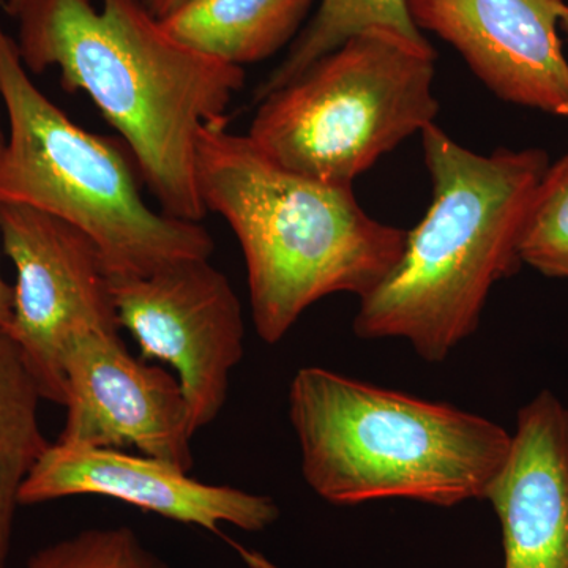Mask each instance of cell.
<instances>
[{
    "label": "cell",
    "mask_w": 568,
    "mask_h": 568,
    "mask_svg": "<svg viewBox=\"0 0 568 568\" xmlns=\"http://www.w3.org/2000/svg\"><path fill=\"white\" fill-rule=\"evenodd\" d=\"M18 20L29 73L55 69L118 130L162 212L201 223L196 179L201 130L227 123L244 89L242 67L174 39L141 0H36Z\"/></svg>",
    "instance_id": "cell-1"
},
{
    "label": "cell",
    "mask_w": 568,
    "mask_h": 568,
    "mask_svg": "<svg viewBox=\"0 0 568 568\" xmlns=\"http://www.w3.org/2000/svg\"><path fill=\"white\" fill-rule=\"evenodd\" d=\"M226 125L201 130L197 189L237 237L254 328L276 345L321 298L373 293L402 260L407 231L369 216L353 186L286 170Z\"/></svg>",
    "instance_id": "cell-2"
},
{
    "label": "cell",
    "mask_w": 568,
    "mask_h": 568,
    "mask_svg": "<svg viewBox=\"0 0 568 568\" xmlns=\"http://www.w3.org/2000/svg\"><path fill=\"white\" fill-rule=\"evenodd\" d=\"M420 134L432 204L394 271L361 298L354 334L406 339L437 364L477 331L493 286L521 264L523 224L549 159L541 149L480 155L436 123Z\"/></svg>",
    "instance_id": "cell-3"
},
{
    "label": "cell",
    "mask_w": 568,
    "mask_h": 568,
    "mask_svg": "<svg viewBox=\"0 0 568 568\" xmlns=\"http://www.w3.org/2000/svg\"><path fill=\"white\" fill-rule=\"evenodd\" d=\"M290 420L308 487L336 506L485 499L511 446L488 418L321 366L291 381Z\"/></svg>",
    "instance_id": "cell-4"
},
{
    "label": "cell",
    "mask_w": 568,
    "mask_h": 568,
    "mask_svg": "<svg viewBox=\"0 0 568 568\" xmlns=\"http://www.w3.org/2000/svg\"><path fill=\"white\" fill-rule=\"evenodd\" d=\"M0 95L9 125L0 204L36 209L78 227L99 246L110 278L211 260L215 242L203 224L145 203L126 145L81 129L33 84L2 22Z\"/></svg>",
    "instance_id": "cell-5"
},
{
    "label": "cell",
    "mask_w": 568,
    "mask_h": 568,
    "mask_svg": "<svg viewBox=\"0 0 568 568\" xmlns=\"http://www.w3.org/2000/svg\"><path fill=\"white\" fill-rule=\"evenodd\" d=\"M428 41L369 29L257 103L248 138L265 156L316 181L351 185L435 123Z\"/></svg>",
    "instance_id": "cell-6"
},
{
    "label": "cell",
    "mask_w": 568,
    "mask_h": 568,
    "mask_svg": "<svg viewBox=\"0 0 568 568\" xmlns=\"http://www.w3.org/2000/svg\"><path fill=\"white\" fill-rule=\"evenodd\" d=\"M0 244L17 272L7 334L43 399L63 406L67 347L84 332L121 328L102 253L78 227L13 204H0Z\"/></svg>",
    "instance_id": "cell-7"
},
{
    "label": "cell",
    "mask_w": 568,
    "mask_h": 568,
    "mask_svg": "<svg viewBox=\"0 0 568 568\" xmlns=\"http://www.w3.org/2000/svg\"><path fill=\"white\" fill-rule=\"evenodd\" d=\"M111 293L142 358L178 373L193 432L211 425L245 353L244 313L230 278L211 260H186L149 275L111 276Z\"/></svg>",
    "instance_id": "cell-8"
},
{
    "label": "cell",
    "mask_w": 568,
    "mask_h": 568,
    "mask_svg": "<svg viewBox=\"0 0 568 568\" xmlns=\"http://www.w3.org/2000/svg\"><path fill=\"white\" fill-rule=\"evenodd\" d=\"M67 418L55 443L136 447L190 473L194 458L189 405L178 376L134 357L119 332L78 335L63 355Z\"/></svg>",
    "instance_id": "cell-9"
},
{
    "label": "cell",
    "mask_w": 568,
    "mask_h": 568,
    "mask_svg": "<svg viewBox=\"0 0 568 568\" xmlns=\"http://www.w3.org/2000/svg\"><path fill=\"white\" fill-rule=\"evenodd\" d=\"M420 31L446 40L497 99L568 119L566 0H407Z\"/></svg>",
    "instance_id": "cell-10"
},
{
    "label": "cell",
    "mask_w": 568,
    "mask_h": 568,
    "mask_svg": "<svg viewBox=\"0 0 568 568\" xmlns=\"http://www.w3.org/2000/svg\"><path fill=\"white\" fill-rule=\"evenodd\" d=\"M103 496L223 536L230 525L261 532L280 518L272 497L190 477L170 463L115 448L50 443L21 488V506Z\"/></svg>",
    "instance_id": "cell-11"
},
{
    "label": "cell",
    "mask_w": 568,
    "mask_h": 568,
    "mask_svg": "<svg viewBox=\"0 0 568 568\" xmlns=\"http://www.w3.org/2000/svg\"><path fill=\"white\" fill-rule=\"evenodd\" d=\"M485 500L503 528L504 568H568V407L552 392L519 409Z\"/></svg>",
    "instance_id": "cell-12"
},
{
    "label": "cell",
    "mask_w": 568,
    "mask_h": 568,
    "mask_svg": "<svg viewBox=\"0 0 568 568\" xmlns=\"http://www.w3.org/2000/svg\"><path fill=\"white\" fill-rule=\"evenodd\" d=\"M315 0H185L163 18L174 39L242 67L272 58L297 39Z\"/></svg>",
    "instance_id": "cell-13"
},
{
    "label": "cell",
    "mask_w": 568,
    "mask_h": 568,
    "mask_svg": "<svg viewBox=\"0 0 568 568\" xmlns=\"http://www.w3.org/2000/svg\"><path fill=\"white\" fill-rule=\"evenodd\" d=\"M41 399L20 347L0 334V568H9L22 485L50 446L40 426Z\"/></svg>",
    "instance_id": "cell-14"
},
{
    "label": "cell",
    "mask_w": 568,
    "mask_h": 568,
    "mask_svg": "<svg viewBox=\"0 0 568 568\" xmlns=\"http://www.w3.org/2000/svg\"><path fill=\"white\" fill-rule=\"evenodd\" d=\"M369 29L398 33L418 43L428 41L410 20L407 0H321L315 18L298 33L284 61L257 85L254 103L297 80L328 52Z\"/></svg>",
    "instance_id": "cell-15"
},
{
    "label": "cell",
    "mask_w": 568,
    "mask_h": 568,
    "mask_svg": "<svg viewBox=\"0 0 568 568\" xmlns=\"http://www.w3.org/2000/svg\"><path fill=\"white\" fill-rule=\"evenodd\" d=\"M518 253L538 274L568 282V153L549 163L537 183Z\"/></svg>",
    "instance_id": "cell-16"
},
{
    "label": "cell",
    "mask_w": 568,
    "mask_h": 568,
    "mask_svg": "<svg viewBox=\"0 0 568 568\" xmlns=\"http://www.w3.org/2000/svg\"><path fill=\"white\" fill-rule=\"evenodd\" d=\"M24 568H173L129 526L82 529L37 549Z\"/></svg>",
    "instance_id": "cell-17"
},
{
    "label": "cell",
    "mask_w": 568,
    "mask_h": 568,
    "mask_svg": "<svg viewBox=\"0 0 568 568\" xmlns=\"http://www.w3.org/2000/svg\"><path fill=\"white\" fill-rule=\"evenodd\" d=\"M11 317H13V286H10L0 274V334L9 332Z\"/></svg>",
    "instance_id": "cell-18"
},
{
    "label": "cell",
    "mask_w": 568,
    "mask_h": 568,
    "mask_svg": "<svg viewBox=\"0 0 568 568\" xmlns=\"http://www.w3.org/2000/svg\"><path fill=\"white\" fill-rule=\"evenodd\" d=\"M142 6L145 7L156 20H163L166 18L171 11L178 9L179 6H182L185 0H141Z\"/></svg>",
    "instance_id": "cell-19"
},
{
    "label": "cell",
    "mask_w": 568,
    "mask_h": 568,
    "mask_svg": "<svg viewBox=\"0 0 568 568\" xmlns=\"http://www.w3.org/2000/svg\"><path fill=\"white\" fill-rule=\"evenodd\" d=\"M33 2H36V0H2L3 9L14 18H17L22 10L28 9Z\"/></svg>",
    "instance_id": "cell-20"
},
{
    "label": "cell",
    "mask_w": 568,
    "mask_h": 568,
    "mask_svg": "<svg viewBox=\"0 0 568 568\" xmlns=\"http://www.w3.org/2000/svg\"><path fill=\"white\" fill-rule=\"evenodd\" d=\"M2 112L6 111H3L2 95H0V153H2L7 141V129L3 126Z\"/></svg>",
    "instance_id": "cell-21"
},
{
    "label": "cell",
    "mask_w": 568,
    "mask_h": 568,
    "mask_svg": "<svg viewBox=\"0 0 568 568\" xmlns=\"http://www.w3.org/2000/svg\"><path fill=\"white\" fill-rule=\"evenodd\" d=\"M560 29H562V31L566 32L568 37V14L566 17V20L562 21V26H560Z\"/></svg>",
    "instance_id": "cell-22"
}]
</instances>
